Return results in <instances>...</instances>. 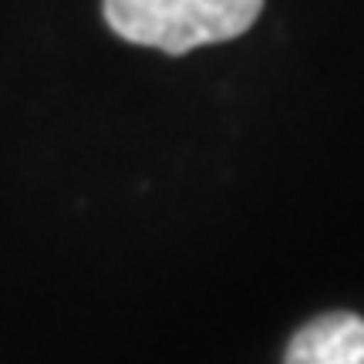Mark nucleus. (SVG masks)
<instances>
[{
  "instance_id": "f257e3e1",
  "label": "nucleus",
  "mask_w": 364,
  "mask_h": 364,
  "mask_svg": "<svg viewBox=\"0 0 364 364\" xmlns=\"http://www.w3.org/2000/svg\"><path fill=\"white\" fill-rule=\"evenodd\" d=\"M263 0H105V21L122 41L186 54L247 34Z\"/></svg>"
},
{
  "instance_id": "f03ea898",
  "label": "nucleus",
  "mask_w": 364,
  "mask_h": 364,
  "mask_svg": "<svg viewBox=\"0 0 364 364\" xmlns=\"http://www.w3.org/2000/svg\"><path fill=\"white\" fill-rule=\"evenodd\" d=\"M284 364H364V317L351 311L321 314L294 334Z\"/></svg>"
}]
</instances>
